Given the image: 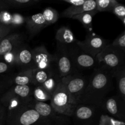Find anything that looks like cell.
Returning <instances> with one entry per match:
<instances>
[{
    "label": "cell",
    "instance_id": "1",
    "mask_svg": "<svg viewBox=\"0 0 125 125\" xmlns=\"http://www.w3.org/2000/svg\"><path fill=\"white\" fill-rule=\"evenodd\" d=\"M114 89L112 72L101 66L91 72L89 83L78 104H90L101 108L103 102Z\"/></svg>",
    "mask_w": 125,
    "mask_h": 125
},
{
    "label": "cell",
    "instance_id": "2",
    "mask_svg": "<svg viewBox=\"0 0 125 125\" xmlns=\"http://www.w3.org/2000/svg\"><path fill=\"white\" fill-rule=\"evenodd\" d=\"M33 85H12L0 98L6 112L28 105L32 100Z\"/></svg>",
    "mask_w": 125,
    "mask_h": 125
},
{
    "label": "cell",
    "instance_id": "3",
    "mask_svg": "<svg viewBox=\"0 0 125 125\" xmlns=\"http://www.w3.org/2000/svg\"><path fill=\"white\" fill-rule=\"evenodd\" d=\"M28 106L35 109L42 118L44 125H72L70 117L56 112L46 102H40L32 100Z\"/></svg>",
    "mask_w": 125,
    "mask_h": 125
},
{
    "label": "cell",
    "instance_id": "4",
    "mask_svg": "<svg viewBox=\"0 0 125 125\" xmlns=\"http://www.w3.org/2000/svg\"><path fill=\"white\" fill-rule=\"evenodd\" d=\"M6 112V125H44L39 114L28 105Z\"/></svg>",
    "mask_w": 125,
    "mask_h": 125
},
{
    "label": "cell",
    "instance_id": "5",
    "mask_svg": "<svg viewBox=\"0 0 125 125\" xmlns=\"http://www.w3.org/2000/svg\"><path fill=\"white\" fill-rule=\"evenodd\" d=\"M90 74L78 73L61 79L62 84L68 92L71 103L74 106L78 105L81 96L87 86Z\"/></svg>",
    "mask_w": 125,
    "mask_h": 125
},
{
    "label": "cell",
    "instance_id": "6",
    "mask_svg": "<svg viewBox=\"0 0 125 125\" xmlns=\"http://www.w3.org/2000/svg\"><path fill=\"white\" fill-rule=\"evenodd\" d=\"M96 57L99 66L111 72L125 67V52L111 44H108Z\"/></svg>",
    "mask_w": 125,
    "mask_h": 125
},
{
    "label": "cell",
    "instance_id": "7",
    "mask_svg": "<svg viewBox=\"0 0 125 125\" xmlns=\"http://www.w3.org/2000/svg\"><path fill=\"white\" fill-rule=\"evenodd\" d=\"M100 107L90 104H78L75 106L72 118V125H98L101 114Z\"/></svg>",
    "mask_w": 125,
    "mask_h": 125
},
{
    "label": "cell",
    "instance_id": "8",
    "mask_svg": "<svg viewBox=\"0 0 125 125\" xmlns=\"http://www.w3.org/2000/svg\"><path fill=\"white\" fill-rule=\"evenodd\" d=\"M77 43V42H76ZM73 66L77 73L93 70L99 66L96 57H94L84 52L75 43L68 49Z\"/></svg>",
    "mask_w": 125,
    "mask_h": 125
},
{
    "label": "cell",
    "instance_id": "9",
    "mask_svg": "<svg viewBox=\"0 0 125 125\" xmlns=\"http://www.w3.org/2000/svg\"><path fill=\"white\" fill-rule=\"evenodd\" d=\"M50 104L57 112L70 117L76 106L71 103L68 92L62 81L52 95Z\"/></svg>",
    "mask_w": 125,
    "mask_h": 125
},
{
    "label": "cell",
    "instance_id": "10",
    "mask_svg": "<svg viewBox=\"0 0 125 125\" xmlns=\"http://www.w3.org/2000/svg\"><path fill=\"white\" fill-rule=\"evenodd\" d=\"M53 58V67L61 78L78 73L74 69L67 49L57 47Z\"/></svg>",
    "mask_w": 125,
    "mask_h": 125
},
{
    "label": "cell",
    "instance_id": "11",
    "mask_svg": "<svg viewBox=\"0 0 125 125\" xmlns=\"http://www.w3.org/2000/svg\"><path fill=\"white\" fill-rule=\"evenodd\" d=\"M101 109L104 114L125 122V100L117 94L107 96L103 102Z\"/></svg>",
    "mask_w": 125,
    "mask_h": 125
},
{
    "label": "cell",
    "instance_id": "12",
    "mask_svg": "<svg viewBox=\"0 0 125 125\" xmlns=\"http://www.w3.org/2000/svg\"><path fill=\"white\" fill-rule=\"evenodd\" d=\"M76 43L83 51L94 57H96L108 45L106 39L96 35L91 31L89 32L85 35L84 40H78Z\"/></svg>",
    "mask_w": 125,
    "mask_h": 125
},
{
    "label": "cell",
    "instance_id": "13",
    "mask_svg": "<svg viewBox=\"0 0 125 125\" xmlns=\"http://www.w3.org/2000/svg\"><path fill=\"white\" fill-rule=\"evenodd\" d=\"M34 68L32 49L28 44L23 43L17 48L15 70L17 71H24Z\"/></svg>",
    "mask_w": 125,
    "mask_h": 125
},
{
    "label": "cell",
    "instance_id": "14",
    "mask_svg": "<svg viewBox=\"0 0 125 125\" xmlns=\"http://www.w3.org/2000/svg\"><path fill=\"white\" fill-rule=\"evenodd\" d=\"M32 55L34 68L49 69L53 64V55L48 52L45 46L42 45L33 48Z\"/></svg>",
    "mask_w": 125,
    "mask_h": 125
},
{
    "label": "cell",
    "instance_id": "15",
    "mask_svg": "<svg viewBox=\"0 0 125 125\" xmlns=\"http://www.w3.org/2000/svg\"><path fill=\"white\" fill-rule=\"evenodd\" d=\"M23 34L20 33H10L0 41V61L6 54L8 53L24 43Z\"/></svg>",
    "mask_w": 125,
    "mask_h": 125
},
{
    "label": "cell",
    "instance_id": "16",
    "mask_svg": "<svg viewBox=\"0 0 125 125\" xmlns=\"http://www.w3.org/2000/svg\"><path fill=\"white\" fill-rule=\"evenodd\" d=\"M57 47L68 50L70 47L76 43L78 40L72 31L67 26H62L57 31L56 34Z\"/></svg>",
    "mask_w": 125,
    "mask_h": 125
},
{
    "label": "cell",
    "instance_id": "17",
    "mask_svg": "<svg viewBox=\"0 0 125 125\" xmlns=\"http://www.w3.org/2000/svg\"><path fill=\"white\" fill-rule=\"evenodd\" d=\"M26 18L18 13H10L7 10L0 12V23L13 29L18 28L26 23Z\"/></svg>",
    "mask_w": 125,
    "mask_h": 125
},
{
    "label": "cell",
    "instance_id": "18",
    "mask_svg": "<svg viewBox=\"0 0 125 125\" xmlns=\"http://www.w3.org/2000/svg\"><path fill=\"white\" fill-rule=\"evenodd\" d=\"M26 24L30 37L37 35L43 28L48 26L42 13H36L26 18Z\"/></svg>",
    "mask_w": 125,
    "mask_h": 125
},
{
    "label": "cell",
    "instance_id": "19",
    "mask_svg": "<svg viewBox=\"0 0 125 125\" xmlns=\"http://www.w3.org/2000/svg\"><path fill=\"white\" fill-rule=\"evenodd\" d=\"M96 0H86L83 5L78 6H70L63 11L61 16L72 18L74 16L81 14L84 12L96 10Z\"/></svg>",
    "mask_w": 125,
    "mask_h": 125
},
{
    "label": "cell",
    "instance_id": "20",
    "mask_svg": "<svg viewBox=\"0 0 125 125\" xmlns=\"http://www.w3.org/2000/svg\"><path fill=\"white\" fill-rule=\"evenodd\" d=\"M12 85H32V70L17 71L10 74Z\"/></svg>",
    "mask_w": 125,
    "mask_h": 125
},
{
    "label": "cell",
    "instance_id": "21",
    "mask_svg": "<svg viewBox=\"0 0 125 125\" xmlns=\"http://www.w3.org/2000/svg\"><path fill=\"white\" fill-rule=\"evenodd\" d=\"M56 72L53 64L49 69L41 70L34 68L32 70V80L33 86L42 85Z\"/></svg>",
    "mask_w": 125,
    "mask_h": 125
},
{
    "label": "cell",
    "instance_id": "22",
    "mask_svg": "<svg viewBox=\"0 0 125 125\" xmlns=\"http://www.w3.org/2000/svg\"><path fill=\"white\" fill-rule=\"evenodd\" d=\"M113 78L116 81L117 94L125 100V67L112 72Z\"/></svg>",
    "mask_w": 125,
    "mask_h": 125
},
{
    "label": "cell",
    "instance_id": "23",
    "mask_svg": "<svg viewBox=\"0 0 125 125\" xmlns=\"http://www.w3.org/2000/svg\"><path fill=\"white\" fill-rule=\"evenodd\" d=\"M97 12L96 10L88 11V12H84L81 14L74 16V17H72V19L76 20L79 21L83 24L84 28L87 30L89 31V32H90L92 30V27L93 18Z\"/></svg>",
    "mask_w": 125,
    "mask_h": 125
},
{
    "label": "cell",
    "instance_id": "24",
    "mask_svg": "<svg viewBox=\"0 0 125 125\" xmlns=\"http://www.w3.org/2000/svg\"><path fill=\"white\" fill-rule=\"evenodd\" d=\"M61 79L62 78L57 74L56 72H55L42 85V86L52 96L61 82Z\"/></svg>",
    "mask_w": 125,
    "mask_h": 125
},
{
    "label": "cell",
    "instance_id": "25",
    "mask_svg": "<svg viewBox=\"0 0 125 125\" xmlns=\"http://www.w3.org/2000/svg\"><path fill=\"white\" fill-rule=\"evenodd\" d=\"M32 96L34 100L40 102H47L51 100V96L42 85L33 86Z\"/></svg>",
    "mask_w": 125,
    "mask_h": 125
},
{
    "label": "cell",
    "instance_id": "26",
    "mask_svg": "<svg viewBox=\"0 0 125 125\" xmlns=\"http://www.w3.org/2000/svg\"><path fill=\"white\" fill-rule=\"evenodd\" d=\"M10 8L24 9L32 7L40 2V0H4Z\"/></svg>",
    "mask_w": 125,
    "mask_h": 125
},
{
    "label": "cell",
    "instance_id": "27",
    "mask_svg": "<svg viewBox=\"0 0 125 125\" xmlns=\"http://www.w3.org/2000/svg\"><path fill=\"white\" fill-rule=\"evenodd\" d=\"M42 13L48 26L56 23L59 17L58 12L56 9L51 7L46 8Z\"/></svg>",
    "mask_w": 125,
    "mask_h": 125
},
{
    "label": "cell",
    "instance_id": "28",
    "mask_svg": "<svg viewBox=\"0 0 125 125\" xmlns=\"http://www.w3.org/2000/svg\"><path fill=\"white\" fill-rule=\"evenodd\" d=\"M97 12H112V9L118 3L115 0H96Z\"/></svg>",
    "mask_w": 125,
    "mask_h": 125
},
{
    "label": "cell",
    "instance_id": "29",
    "mask_svg": "<svg viewBox=\"0 0 125 125\" xmlns=\"http://www.w3.org/2000/svg\"><path fill=\"white\" fill-rule=\"evenodd\" d=\"M98 125H125V122L103 113L100 118Z\"/></svg>",
    "mask_w": 125,
    "mask_h": 125
},
{
    "label": "cell",
    "instance_id": "30",
    "mask_svg": "<svg viewBox=\"0 0 125 125\" xmlns=\"http://www.w3.org/2000/svg\"><path fill=\"white\" fill-rule=\"evenodd\" d=\"M18 46H17V48L13 49V50H12L11 51L9 52L8 53L6 54L2 57V60H1V61H4V62L7 63V64L9 65L10 66H11V67H12V68H14L15 70L16 63V53H17V48H18Z\"/></svg>",
    "mask_w": 125,
    "mask_h": 125
},
{
    "label": "cell",
    "instance_id": "31",
    "mask_svg": "<svg viewBox=\"0 0 125 125\" xmlns=\"http://www.w3.org/2000/svg\"><path fill=\"white\" fill-rule=\"evenodd\" d=\"M111 12L115 15L125 25V7L124 5L118 3L114 7Z\"/></svg>",
    "mask_w": 125,
    "mask_h": 125
},
{
    "label": "cell",
    "instance_id": "32",
    "mask_svg": "<svg viewBox=\"0 0 125 125\" xmlns=\"http://www.w3.org/2000/svg\"><path fill=\"white\" fill-rule=\"evenodd\" d=\"M115 47L120 49L125 52V31H123L111 43Z\"/></svg>",
    "mask_w": 125,
    "mask_h": 125
},
{
    "label": "cell",
    "instance_id": "33",
    "mask_svg": "<svg viewBox=\"0 0 125 125\" xmlns=\"http://www.w3.org/2000/svg\"><path fill=\"white\" fill-rule=\"evenodd\" d=\"M15 72V70L2 61H0V75L10 74Z\"/></svg>",
    "mask_w": 125,
    "mask_h": 125
},
{
    "label": "cell",
    "instance_id": "34",
    "mask_svg": "<svg viewBox=\"0 0 125 125\" xmlns=\"http://www.w3.org/2000/svg\"><path fill=\"white\" fill-rule=\"evenodd\" d=\"M7 112L4 107L0 104V125H6Z\"/></svg>",
    "mask_w": 125,
    "mask_h": 125
},
{
    "label": "cell",
    "instance_id": "35",
    "mask_svg": "<svg viewBox=\"0 0 125 125\" xmlns=\"http://www.w3.org/2000/svg\"><path fill=\"white\" fill-rule=\"evenodd\" d=\"M63 2L68 3L70 6H78L83 5L86 0H62Z\"/></svg>",
    "mask_w": 125,
    "mask_h": 125
},
{
    "label": "cell",
    "instance_id": "36",
    "mask_svg": "<svg viewBox=\"0 0 125 125\" xmlns=\"http://www.w3.org/2000/svg\"><path fill=\"white\" fill-rule=\"evenodd\" d=\"M12 30V29H10V28H7V27L5 26L2 25V24L0 23V35L6 36V35H7L10 33Z\"/></svg>",
    "mask_w": 125,
    "mask_h": 125
},
{
    "label": "cell",
    "instance_id": "37",
    "mask_svg": "<svg viewBox=\"0 0 125 125\" xmlns=\"http://www.w3.org/2000/svg\"><path fill=\"white\" fill-rule=\"evenodd\" d=\"M9 9H10V7L6 3L4 0H0V12L7 10Z\"/></svg>",
    "mask_w": 125,
    "mask_h": 125
},
{
    "label": "cell",
    "instance_id": "38",
    "mask_svg": "<svg viewBox=\"0 0 125 125\" xmlns=\"http://www.w3.org/2000/svg\"><path fill=\"white\" fill-rule=\"evenodd\" d=\"M4 37H6V36H5V35H0V41H1V39H3V38Z\"/></svg>",
    "mask_w": 125,
    "mask_h": 125
}]
</instances>
